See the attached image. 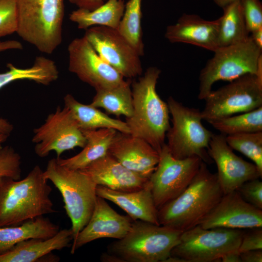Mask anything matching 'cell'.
<instances>
[{
    "mask_svg": "<svg viewBox=\"0 0 262 262\" xmlns=\"http://www.w3.org/2000/svg\"><path fill=\"white\" fill-rule=\"evenodd\" d=\"M224 195L217 174L202 161L186 189L158 210L160 225L184 231L199 225Z\"/></svg>",
    "mask_w": 262,
    "mask_h": 262,
    "instance_id": "obj_1",
    "label": "cell"
},
{
    "mask_svg": "<svg viewBox=\"0 0 262 262\" xmlns=\"http://www.w3.org/2000/svg\"><path fill=\"white\" fill-rule=\"evenodd\" d=\"M36 165L22 180L0 182V227L19 225L56 212L50 198L52 188Z\"/></svg>",
    "mask_w": 262,
    "mask_h": 262,
    "instance_id": "obj_2",
    "label": "cell"
},
{
    "mask_svg": "<svg viewBox=\"0 0 262 262\" xmlns=\"http://www.w3.org/2000/svg\"><path fill=\"white\" fill-rule=\"evenodd\" d=\"M161 72L158 68L150 67L137 81L131 82L133 112L125 121L131 134L145 140L159 153L170 127L167 103L156 89Z\"/></svg>",
    "mask_w": 262,
    "mask_h": 262,
    "instance_id": "obj_3",
    "label": "cell"
},
{
    "mask_svg": "<svg viewBox=\"0 0 262 262\" xmlns=\"http://www.w3.org/2000/svg\"><path fill=\"white\" fill-rule=\"evenodd\" d=\"M182 231L141 220L133 221L127 234L107 247L104 262H164L179 243Z\"/></svg>",
    "mask_w": 262,
    "mask_h": 262,
    "instance_id": "obj_4",
    "label": "cell"
},
{
    "mask_svg": "<svg viewBox=\"0 0 262 262\" xmlns=\"http://www.w3.org/2000/svg\"><path fill=\"white\" fill-rule=\"evenodd\" d=\"M64 0H17V34L40 51L51 54L62 41Z\"/></svg>",
    "mask_w": 262,
    "mask_h": 262,
    "instance_id": "obj_5",
    "label": "cell"
},
{
    "mask_svg": "<svg viewBox=\"0 0 262 262\" xmlns=\"http://www.w3.org/2000/svg\"><path fill=\"white\" fill-rule=\"evenodd\" d=\"M43 176L62 196L64 208L71 222L73 241L91 216L97 197V185L81 170L60 164L56 158L48 161Z\"/></svg>",
    "mask_w": 262,
    "mask_h": 262,
    "instance_id": "obj_6",
    "label": "cell"
},
{
    "mask_svg": "<svg viewBox=\"0 0 262 262\" xmlns=\"http://www.w3.org/2000/svg\"><path fill=\"white\" fill-rule=\"evenodd\" d=\"M262 52L250 36L244 42L218 48L200 71L198 99L204 100L213 85L220 80L231 82L247 74L262 79Z\"/></svg>",
    "mask_w": 262,
    "mask_h": 262,
    "instance_id": "obj_7",
    "label": "cell"
},
{
    "mask_svg": "<svg viewBox=\"0 0 262 262\" xmlns=\"http://www.w3.org/2000/svg\"><path fill=\"white\" fill-rule=\"evenodd\" d=\"M167 103L172 126L166 134V145L171 154L178 159L197 156L211 163L207 149L213 133L203 125L201 111L183 105L171 96Z\"/></svg>",
    "mask_w": 262,
    "mask_h": 262,
    "instance_id": "obj_8",
    "label": "cell"
},
{
    "mask_svg": "<svg viewBox=\"0 0 262 262\" xmlns=\"http://www.w3.org/2000/svg\"><path fill=\"white\" fill-rule=\"evenodd\" d=\"M244 232L241 229L197 225L182 232L170 256L176 262H220L225 254L238 251Z\"/></svg>",
    "mask_w": 262,
    "mask_h": 262,
    "instance_id": "obj_9",
    "label": "cell"
},
{
    "mask_svg": "<svg viewBox=\"0 0 262 262\" xmlns=\"http://www.w3.org/2000/svg\"><path fill=\"white\" fill-rule=\"evenodd\" d=\"M204 100L201 113L207 122L255 110L262 106V79L255 74L243 75L212 90Z\"/></svg>",
    "mask_w": 262,
    "mask_h": 262,
    "instance_id": "obj_10",
    "label": "cell"
},
{
    "mask_svg": "<svg viewBox=\"0 0 262 262\" xmlns=\"http://www.w3.org/2000/svg\"><path fill=\"white\" fill-rule=\"evenodd\" d=\"M149 181L157 210L175 199L188 186L197 173L202 160L197 156L175 158L165 144Z\"/></svg>",
    "mask_w": 262,
    "mask_h": 262,
    "instance_id": "obj_11",
    "label": "cell"
},
{
    "mask_svg": "<svg viewBox=\"0 0 262 262\" xmlns=\"http://www.w3.org/2000/svg\"><path fill=\"white\" fill-rule=\"evenodd\" d=\"M32 142L38 156L47 157L53 151L59 158L66 151L83 148L86 139L71 112L64 106L63 108L58 106L42 125L34 129Z\"/></svg>",
    "mask_w": 262,
    "mask_h": 262,
    "instance_id": "obj_12",
    "label": "cell"
},
{
    "mask_svg": "<svg viewBox=\"0 0 262 262\" xmlns=\"http://www.w3.org/2000/svg\"><path fill=\"white\" fill-rule=\"evenodd\" d=\"M83 36L99 56L124 78L142 75L141 56L117 29L93 26L85 30Z\"/></svg>",
    "mask_w": 262,
    "mask_h": 262,
    "instance_id": "obj_13",
    "label": "cell"
},
{
    "mask_svg": "<svg viewBox=\"0 0 262 262\" xmlns=\"http://www.w3.org/2000/svg\"><path fill=\"white\" fill-rule=\"evenodd\" d=\"M67 49L69 71L96 91L117 86L125 80L99 56L84 36L72 40Z\"/></svg>",
    "mask_w": 262,
    "mask_h": 262,
    "instance_id": "obj_14",
    "label": "cell"
},
{
    "mask_svg": "<svg viewBox=\"0 0 262 262\" xmlns=\"http://www.w3.org/2000/svg\"><path fill=\"white\" fill-rule=\"evenodd\" d=\"M207 152L216 165V174L224 194L236 190L247 181L262 178V173L257 166L237 156L223 134H213Z\"/></svg>",
    "mask_w": 262,
    "mask_h": 262,
    "instance_id": "obj_15",
    "label": "cell"
},
{
    "mask_svg": "<svg viewBox=\"0 0 262 262\" xmlns=\"http://www.w3.org/2000/svg\"><path fill=\"white\" fill-rule=\"evenodd\" d=\"M199 225L204 229L262 227V210L246 201L235 190L224 194Z\"/></svg>",
    "mask_w": 262,
    "mask_h": 262,
    "instance_id": "obj_16",
    "label": "cell"
},
{
    "mask_svg": "<svg viewBox=\"0 0 262 262\" xmlns=\"http://www.w3.org/2000/svg\"><path fill=\"white\" fill-rule=\"evenodd\" d=\"M133 221L128 215L119 214L105 199L97 196L88 222L72 241L71 253L74 254L81 247L98 239L123 238L130 230Z\"/></svg>",
    "mask_w": 262,
    "mask_h": 262,
    "instance_id": "obj_17",
    "label": "cell"
},
{
    "mask_svg": "<svg viewBox=\"0 0 262 262\" xmlns=\"http://www.w3.org/2000/svg\"><path fill=\"white\" fill-rule=\"evenodd\" d=\"M108 154L123 166L149 179L159 160V153L145 140L130 133L117 131Z\"/></svg>",
    "mask_w": 262,
    "mask_h": 262,
    "instance_id": "obj_18",
    "label": "cell"
},
{
    "mask_svg": "<svg viewBox=\"0 0 262 262\" xmlns=\"http://www.w3.org/2000/svg\"><path fill=\"white\" fill-rule=\"evenodd\" d=\"M80 170L88 175L97 185L118 191L140 190L149 180L127 168L108 153Z\"/></svg>",
    "mask_w": 262,
    "mask_h": 262,
    "instance_id": "obj_19",
    "label": "cell"
},
{
    "mask_svg": "<svg viewBox=\"0 0 262 262\" xmlns=\"http://www.w3.org/2000/svg\"><path fill=\"white\" fill-rule=\"evenodd\" d=\"M218 19L206 20L194 14L182 15L167 27L165 37L171 43H184L215 51L218 48Z\"/></svg>",
    "mask_w": 262,
    "mask_h": 262,
    "instance_id": "obj_20",
    "label": "cell"
},
{
    "mask_svg": "<svg viewBox=\"0 0 262 262\" xmlns=\"http://www.w3.org/2000/svg\"><path fill=\"white\" fill-rule=\"evenodd\" d=\"M96 194L124 210L133 220H141L160 225L148 180L143 188L132 192H121L97 185Z\"/></svg>",
    "mask_w": 262,
    "mask_h": 262,
    "instance_id": "obj_21",
    "label": "cell"
},
{
    "mask_svg": "<svg viewBox=\"0 0 262 262\" xmlns=\"http://www.w3.org/2000/svg\"><path fill=\"white\" fill-rule=\"evenodd\" d=\"M72 231L63 229L53 236L46 239H30L21 242L8 251L0 254V262H34L52 251L69 246Z\"/></svg>",
    "mask_w": 262,
    "mask_h": 262,
    "instance_id": "obj_22",
    "label": "cell"
},
{
    "mask_svg": "<svg viewBox=\"0 0 262 262\" xmlns=\"http://www.w3.org/2000/svg\"><path fill=\"white\" fill-rule=\"evenodd\" d=\"M59 230L57 225L43 216L28 220L18 225L0 227V254L27 240L50 238Z\"/></svg>",
    "mask_w": 262,
    "mask_h": 262,
    "instance_id": "obj_23",
    "label": "cell"
},
{
    "mask_svg": "<svg viewBox=\"0 0 262 262\" xmlns=\"http://www.w3.org/2000/svg\"><path fill=\"white\" fill-rule=\"evenodd\" d=\"M82 131L86 139L83 149L69 158H56L60 164L70 169L81 170L108 154L110 146L117 131L112 129Z\"/></svg>",
    "mask_w": 262,
    "mask_h": 262,
    "instance_id": "obj_24",
    "label": "cell"
},
{
    "mask_svg": "<svg viewBox=\"0 0 262 262\" xmlns=\"http://www.w3.org/2000/svg\"><path fill=\"white\" fill-rule=\"evenodd\" d=\"M65 106L72 114L82 130L112 129L118 131L130 133L125 121L113 118L90 104H84L77 101L71 94L64 98Z\"/></svg>",
    "mask_w": 262,
    "mask_h": 262,
    "instance_id": "obj_25",
    "label": "cell"
},
{
    "mask_svg": "<svg viewBox=\"0 0 262 262\" xmlns=\"http://www.w3.org/2000/svg\"><path fill=\"white\" fill-rule=\"evenodd\" d=\"M125 4L124 0H107L98 7L90 11L78 8L69 15V19L76 23L80 29L101 26L117 29L123 16Z\"/></svg>",
    "mask_w": 262,
    "mask_h": 262,
    "instance_id": "obj_26",
    "label": "cell"
},
{
    "mask_svg": "<svg viewBox=\"0 0 262 262\" xmlns=\"http://www.w3.org/2000/svg\"><path fill=\"white\" fill-rule=\"evenodd\" d=\"M7 66L9 70L0 73V89L12 82L20 80H31L48 85L59 77V71L55 62L42 56H37L33 65L30 67L20 68L11 63H8Z\"/></svg>",
    "mask_w": 262,
    "mask_h": 262,
    "instance_id": "obj_27",
    "label": "cell"
},
{
    "mask_svg": "<svg viewBox=\"0 0 262 262\" xmlns=\"http://www.w3.org/2000/svg\"><path fill=\"white\" fill-rule=\"evenodd\" d=\"M131 79L107 89L96 90L91 105L103 109L107 114L131 117L133 112Z\"/></svg>",
    "mask_w": 262,
    "mask_h": 262,
    "instance_id": "obj_28",
    "label": "cell"
},
{
    "mask_svg": "<svg viewBox=\"0 0 262 262\" xmlns=\"http://www.w3.org/2000/svg\"><path fill=\"white\" fill-rule=\"evenodd\" d=\"M218 19V48L234 45L247 40L250 36L239 0L223 8Z\"/></svg>",
    "mask_w": 262,
    "mask_h": 262,
    "instance_id": "obj_29",
    "label": "cell"
},
{
    "mask_svg": "<svg viewBox=\"0 0 262 262\" xmlns=\"http://www.w3.org/2000/svg\"><path fill=\"white\" fill-rule=\"evenodd\" d=\"M225 135L262 131V106L237 115L208 122Z\"/></svg>",
    "mask_w": 262,
    "mask_h": 262,
    "instance_id": "obj_30",
    "label": "cell"
},
{
    "mask_svg": "<svg viewBox=\"0 0 262 262\" xmlns=\"http://www.w3.org/2000/svg\"><path fill=\"white\" fill-rule=\"evenodd\" d=\"M142 0H129L116 29L135 48L141 56L144 53L141 25Z\"/></svg>",
    "mask_w": 262,
    "mask_h": 262,
    "instance_id": "obj_31",
    "label": "cell"
},
{
    "mask_svg": "<svg viewBox=\"0 0 262 262\" xmlns=\"http://www.w3.org/2000/svg\"><path fill=\"white\" fill-rule=\"evenodd\" d=\"M228 145L251 160L262 173V131L226 136Z\"/></svg>",
    "mask_w": 262,
    "mask_h": 262,
    "instance_id": "obj_32",
    "label": "cell"
},
{
    "mask_svg": "<svg viewBox=\"0 0 262 262\" xmlns=\"http://www.w3.org/2000/svg\"><path fill=\"white\" fill-rule=\"evenodd\" d=\"M21 157L11 146L0 148V182L4 178L15 180L21 178Z\"/></svg>",
    "mask_w": 262,
    "mask_h": 262,
    "instance_id": "obj_33",
    "label": "cell"
},
{
    "mask_svg": "<svg viewBox=\"0 0 262 262\" xmlns=\"http://www.w3.org/2000/svg\"><path fill=\"white\" fill-rule=\"evenodd\" d=\"M16 0H0V38L16 32Z\"/></svg>",
    "mask_w": 262,
    "mask_h": 262,
    "instance_id": "obj_34",
    "label": "cell"
},
{
    "mask_svg": "<svg viewBox=\"0 0 262 262\" xmlns=\"http://www.w3.org/2000/svg\"><path fill=\"white\" fill-rule=\"evenodd\" d=\"M249 33L262 28V5L260 0H239Z\"/></svg>",
    "mask_w": 262,
    "mask_h": 262,
    "instance_id": "obj_35",
    "label": "cell"
},
{
    "mask_svg": "<svg viewBox=\"0 0 262 262\" xmlns=\"http://www.w3.org/2000/svg\"><path fill=\"white\" fill-rule=\"evenodd\" d=\"M236 191L246 201L262 210V182L259 179L244 182Z\"/></svg>",
    "mask_w": 262,
    "mask_h": 262,
    "instance_id": "obj_36",
    "label": "cell"
},
{
    "mask_svg": "<svg viewBox=\"0 0 262 262\" xmlns=\"http://www.w3.org/2000/svg\"><path fill=\"white\" fill-rule=\"evenodd\" d=\"M244 231L238 252L240 253L250 250H262V227L252 228Z\"/></svg>",
    "mask_w": 262,
    "mask_h": 262,
    "instance_id": "obj_37",
    "label": "cell"
},
{
    "mask_svg": "<svg viewBox=\"0 0 262 262\" xmlns=\"http://www.w3.org/2000/svg\"><path fill=\"white\" fill-rule=\"evenodd\" d=\"M105 0H68L69 2L77 6L78 8L93 10L104 3Z\"/></svg>",
    "mask_w": 262,
    "mask_h": 262,
    "instance_id": "obj_38",
    "label": "cell"
},
{
    "mask_svg": "<svg viewBox=\"0 0 262 262\" xmlns=\"http://www.w3.org/2000/svg\"><path fill=\"white\" fill-rule=\"evenodd\" d=\"M242 262H262V250H250L240 253Z\"/></svg>",
    "mask_w": 262,
    "mask_h": 262,
    "instance_id": "obj_39",
    "label": "cell"
},
{
    "mask_svg": "<svg viewBox=\"0 0 262 262\" xmlns=\"http://www.w3.org/2000/svg\"><path fill=\"white\" fill-rule=\"evenodd\" d=\"M22 44L15 40L0 41V52L9 49H22Z\"/></svg>",
    "mask_w": 262,
    "mask_h": 262,
    "instance_id": "obj_40",
    "label": "cell"
},
{
    "mask_svg": "<svg viewBox=\"0 0 262 262\" xmlns=\"http://www.w3.org/2000/svg\"><path fill=\"white\" fill-rule=\"evenodd\" d=\"M222 262H242L240 253L238 251L228 252L220 259Z\"/></svg>",
    "mask_w": 262,
    "mask_h": 262,
    "instance_id": "obj_41",
    "label": "cell"
},
{
    "mask_svg": "<svg viewBox=\"0 0 262 262\" xmlns=\"http://www.w3.org/2000/svg\"><path fill=\"white\" fill-rule=\"evenodd\" d=\"M14 129L13 125L5 119L0 118V133L8 136Z\"/></svg>",
    "mask_w": 262,
    "mask_h": 262,
    "instance_id": "obj_42",
    "label": "cell"
},
{
    "mask_svg": "<svg viewBox=\"0 0 262 262\" xmlns=\"http://www.w3.org/2000/svg\"><path fill=\"white\" fill-rule=\"evenodd\" d=\"M251 33L250 36L254 42L260 49H262V28L253 32Z\"/></svg>",
    "mask_w": 262,
    "mask_h": 262,
    "instance_id": "obj_43",
    "label": "cell"
},
{
    "mask_svg": "<svg viewBox=\"0 0 262 262\" xmlns=\"http://www.w3.org/2000/svg\"><path fill=\"white\" fill-rule=\"evenodd\" d=\"M218 6L223 8L229 4L238 0H213Z\"/></svg>",
    "mask_w": 262,
    "mask_h": 262,
    "instance_id": "obj_44",
    "label": "cell"
},
{
    "mask_svg": "<svg viewBox=\"0 0 262 262\" xmlns=\"http://www.w3.org/2000/svg\"><path fill=\"white\" fill-rule=\"evenodd\" d=\"M8 135L0 133V148L2 147V145L3 144L7 139Z\"/></svg>",
    "mask_w": 262,
    "mask_h": 262,
    "instance_id": "obj_45",
    "label": "cell"
}]
</instances>
